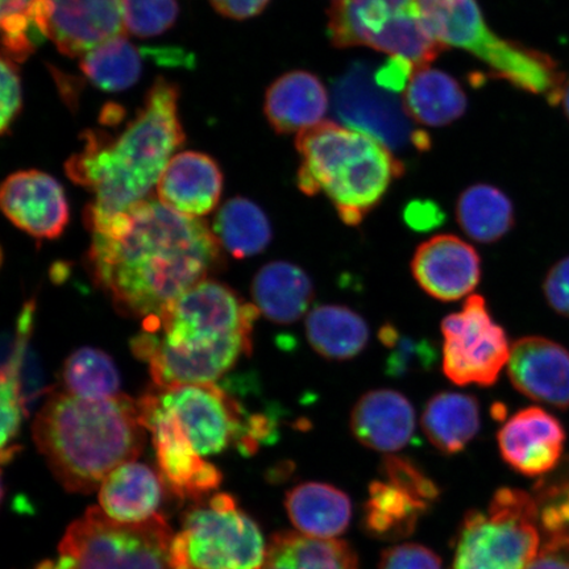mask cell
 I'll list each match as a JSON object with an SVG mask.
<instances>
[{
  "label": "cell",
  "instance_id": "4",
  "mask_svg": "<svg viewBox=\"0 0 569 569\" xmlns=\"http://www.w3.org/2000/svg\"><path fill=\"white\" fill-rule=\"evenodd\" d=\"M138 401L124 395L87 400L57 391L36 416L33 440L54 478L73 493L101 488L113 469L144 447Z\"/></svg>",
  "mask_w": 569,
  "mask_h": 569
},
{
  "label": "cell",
  "instance_id": "21",
  "mask_svg": "<svg viewBox=\"0 0 569 569\" xmlns=\"http://www.w3.org/2000/svg\"><path fill=\"white\" fill-rule=\"evenodd\" d=\"M222 189L218 163L208 154L190 151L173 156L156 187L163 204L194 218L217 208Z\"/></svg>",
  "mask_w": 569,
  "mask_h": 569
},
{
  "label": "cell",
  "instance_id": "37",
  "mask_svg": "<svg viewBox=\"0 0 569 569\" xmlns=\"http://www.w3.org/2000/svg\"><path fill=\"white\" fill-rule=\"evenodd\" d=\"M36 0H0L3 54L21 62L28 59L44 36L34 23Z\"/></svg>",
  "mask_w": 569,
  "mask_h": 569
},
{
  "label": "cell",
  "instance_id": "18",
  "mask_svg": "<svg viewBox=\"0 0 569 569\" xmlns=\"http://www.w3.org/2000/svg\"><path fill=\"white\" fill-rule=\"evenodd\" d=\"M497 440L508 466L518 473L538 478L559 465L566 431L550 412L531 407L509 418L498 431Z\"/></svg>",
  "mask_w": 569,
  "mask_h": 569
},
{
  "label": "cell",
  "instance_id": "16",
  "mask_svg": "<svg viewBox=\"0 0 569 569\" xmlns=\"http://www.w3.org/2000/svg\"><path fill=\"white\" fill-rule=\"evenodd\" d=\"M6 217L38 239H56L69 222V206L61 184L40 170L11 174L0 190Z\"/></svg>",
  "mask_w": 569,
  "mask_h": 569
},
{
  "label": "cell",
  "instance_id": "41",
  "mask_svg": "<svg viewBox=\"0 0 569 569\" xmlns=\"http://www.w3.org/2000/svg\"><path fill=\"white\" fill-rule=\"evenodd\" d=\"M379 569H445L442 559L422 545L390 547L381 555Z\"/></svg>",
  "mask_w": 569,
  "mask_h": 569
},
{
  "label": "cell",
  "instance_id": "25",
  "mask_svg": "<svg viewBox=\"0 0 569 569\" xmlns=\"http://www.w3.org/2000/svg\"><path fill=\"white\" fill-rule=\"evenodd\" d=\"M252 296L260 315L274 323H295L309 310L315 287L305 270L287 261L269 262L254 276Z\"/></svg>",
  "mask_w": 569,
  "mask_h": 569
},
{
  "label": "cell",
  "instance_id": "35",
  "mask_svg": "<svg viewBox=\"0 0 569 569\" xmlns=\"http://www.w3.org/2000/svg\"><path fill=\"white\" fill-rule=\"evenodd\" d=\"M32 322L20 319L18 323L17 339L13 341L10 358L4 361L2 368V462L11 461L20 451V447L13 445L18 437L21 416L24 412L23 397H21L20 371L23 365L28 338L31 336Z\"/></svg>",
  "mask_w": 569,
  "mask_h": 569
},
{
  "label": "cell",
  "instance_id": "10",
  "mask_svg": "<svg viewBox=\"0 0 569 569\" xmlns=\"http://www.w3.org/2000/svg\"><path fill=\"white\" fill-rule=\"evenodd\" d=\"M151 393L173 416L201 457L222 453L231 446H237L241 453L252 455L274 438V419L248 416L238 401L213 382L156 387Z\"/></svg>",
  "mask_w": 569,
  "mask_h": 569
},
{
  "label": "cell",
  "instance_id": "47",
  "mask_svg": "<svg viewBox=\"0 0 569 569\" xmlns=\"http://www.w3.org/2000/svg\"><path fill=\"white\" fill-rule=\"evenodd\" d=\"M270 0H210L211 6L220 16L233 20H246L258 17L267 9Z\"/></svg>",
  "mask_w": 569,
  "mask_h": 569
},
{
  "label": "cell",
  "instance_id": "38",
  "mask_svg": "<svg viewBox=\"0 0 569 569\" xmlns=\"http://www.w3.org/2000/svg\"><path fill=\"white\" fill-rule=\"evenodd\" d=\"M176 0H124L127 33L147 39L167 32L178 17Z\"/></svg>",
  "mask_w": 569,
  "mask_h": 569
},
{
  "label": "cell",
  "instance_id": "17",
  "mask_svg": "<svg viewBox=\"0 0 569 569\" xmlns=\"http://www.w3.org/2000/svg\"><path fill=\"white\" fill-rule=\"evenodd\" d=\"M411 272L427 295L443 302L459 301L478 288V251L455 234H437L417 248Z\"/></svg>",
  "mask_w": 569,
  "mask_h": 569
},
{
  "label": "cell",
  "instance_id": "36",
  "mask_svg": "<svg viewBox=\"0 0 569 569\" xmlns=\"http://www.w3.org/2000/svg\"><path fill=\"white\" fill-rule=\"evenodd\" d=\"M379 339L388 351L386 371L391 377L430 371L436 366L437 348L429 339L408 336L391 323L381 327Z\"/></svg>",
  "mask_w": 569,
  "mask_h": 569
},
{
  "label": "cell",
  "instance_id": "5",
  "mask_svg": "<svg viewBox=\"0 0 569 569\" xmlns=\"http://www.w3.org/2000/svg\"><path fill=\"white\" fill-rule=\"evenodd\" d=\"M301 166L297 184L306 196L325 194L348 226H359L405 173L380 140L355 128L322 122L297 134Z\"/></svg>",
  "mask_w": 569,
  "mask_h": 569
},
{
  "label": "cell",
  "instance_id": "11",
  "mask_svg": "<svg viewBox=\"0 0 569 569\" xmlns=\"http://www.w3.org/2000/svg\"><path fill=\"white\" fill-rule=\"evenodd\" d=\"M268 546L253 519L230 495L190 509L172 542L174 569H262Z\"/></svg>",
  "mask_w": 569,
  "mask_h": 569
},
{
  "label": "cell",
  "instance_id": "31",
  "mask_svg": "<svg viewBox=\"0 0 569 569\" xmlns=\"http://www.w3.org/2000/svg\"><path fill=\"white\" fill-rule=\"evenodd\" d=\"M457 219L467 237L482 244L496 243L513 229L516 222L509 197L487 183L473 184L462 191Z\"/></svg>",
  "mask_w": 569,
  "mask_h": 569
},
{
  "label": "cell",
  "instance_id": "29",
  "mask_svg": "<svg viewBox=\"0 0 569 569\" xmlns=\"http://www.w3.org/2000/svg\"><path fill=\"white\" fill-rule=\"evenodd\" d=\"M306 337L325 359L351 360L366 350L368 325L358 312L339 305H320L306 319Z\"/></svg>",
  "mask_w": 569,
  "mask_h": 569
},
{
  "label": "cell",
  "instance_id": "14",
  "mask_svg": "<svg viewBox=\"0 0 569 569\" xmlns=\"http://www.w3.org/2000/svg\"><path fill=\"white\" fill-rule=\"evenodd\" d=\"M138 407L142 426L152 431L160 472L170 490L193 500L216 490L222 473L194 450L173 416L160 407L151 391L140 398Z\"/></svg>",
  "mask_w": 569,
  "mask_h": 569
},
{
  "label": "cell",
  "instance_id": "12",
  "mask_svg": "<svg viewBox=\"0 0 569 569\" xmlns=\"http://www.w3.org/2000/svg\"><path fill=\"white\" fill-rule=\"evenodd\" d=\"M442 336L448 380L459 387L495 386L508 366L511 347L481 296H469L460 311L443 319Z\"/></svg>",
  "mask_w": 569,
  "mask_h": 569
},
{
  "label": "cell",
  "instance_id": "30",
  "mask_svg": "<svg viewBox=\"0 0 569 569\" xmlns=\"http://www.w3.org/2000/svg\"><path fill=\"white\" fill-rule=\"evenodd\" d=\"M408 490L388 480H377L368 488L362 525L376 539L398 540L415 532L419 519L429 510Z\"/></svg>",
  "mask_w": 569,
  "mask_h": 569
},
{
  "label": "cell",
  "instance_id": "2",
  "mask_svg": "<svg viewBox=\"0 0 569 569\" xmlns=\"http://www.w3.org/2000/svg\"><path fill=\"white\" fill-rule=\"evenodd\" d=\"M180 92L158 78L137 116L116 134L89 130L83 147L66 163L70 180L87 188L92 202L84 212L91 231L146 201L184 142L178 117Z\"/></svg>",
  "mask_w": 569,
  "mask_h": 569
},
{
  "label": "cell",
  "instance_id": "46",
  "mask_svg": "<svg viewBox=\"0 0 569 569\" xmlns=\"http://www.w3.org/2000/svg\"><path fill=\"white\" fill-rule=\"evenodd\" d=\"M526 569H569V539L546 538Z\"/></svg>",
  "mask_w": 569,
  "mask_h": 569
},
{
  "label": "cell",
  "instance_id": "34",
  "mask_svg": "<svg viewBox=\"0 0 569 569\" xmlns=\"http://www.w3.org/2000/svg\"><path fill=\"white\" fill-rule=\"evenodd\" d=\"M63 391L87 400L119 395L120 376L109 355L83 347L71 353L62 369Z\"/></svg>",
  "mask_w": 569,
  "mask_h": 569
},
{
  "label": "cell",
  "instance_id": "1",
  "mask_svg": "<svg viewBox=\"0 0 569 569\" xmlns=\"http://www.w3.org/2000/svg\"><path fill=\"white\" fill-rule=\"evenodd\" d=\"M92 232L89 270L123 315L146 320L222 264V244L201 218L147 198Z\"/></svg>",
  "mask_w": 569,
  "mask_h": 569
},
{
  "label": "cell",
  "instance_id": "9",
  "mask_svg": "<svg viewBox=\"0 0 569 569\" xmlns=\"http://www.w3.org/2000/svg\"><path fill=\"white\" fill-rule=\"evenodd\" d=\"M327 31L337 48H372L416 68L429 67L446 51L419 0H336Z\"/></svg>",
  "mask_w": 569,
  "mask_h": 569
},
{
  "label": "cell",
  "instance_id": "20",
  "mask_svg": "<svg viewBox=\"0 0 569 569\" xmlns=\"http://www.w3.org/2000/svg\"><path fill=\"white\" fill-rule=\"evenodd\" d=\"M353 437L383 453L402 450L416 431V411L407 397L391 389L368 391L356 402L350 419Z\"/></svg>",
  "mask_w": 569,
  "mask_h": 569
},
{
  "label": "cell",
  "instance_id": "7",
  "mask_svg": "<svg viewBox=\"0 0 569 569\" xmlns=\"http://www.w3.org/2000/svg\"><path fill=\"white\" fill-rule=\"evenodd\" d=\"M173 538L159 515L124 523L92 507L69 526L53 569H174Z\"/></svg>",
  "mask_w": 569,
  "mask_h": 569
},
{
  "label": "cell",
  "instance_id": "23",
  "mask_svg": "<svg viewBox=\"0 0 569 569\" xmlns=\"http://www.w3.org/2000/svg\"><path fill=\"white\" fill-rule=\"evenodd\" d=\"M162 498L160 476L141 462L113 469L99 488V503L118 522L139 523L152 518Z\"/></svg>",
  "mask_w": 569,
  "mask_h": 569
},
{
  "label": "cell",
  "instance_id": "19",
  "mask_svg": "<svg viewBox=\"0 0 569 569\" xmlns=\"http://www.w3.org/2000/svg\"><path fill=\"white\" fill-rule=\"evenodd\" d=\"M508 375L518 391L553 408H569V351L557 341L526 337L511 346Z\"/></svg>",
  "mask_w": 569,
  "mask_h": 569
},
{
  "label": "cell",
  "instance_id": "15",
  "mask_svg": "<svg viewBox=\"0 0 569 569\" xmlns=\"http://www.w3.org/2000/svg\"><path fill=\"white\" fill-rule=\"evenodd\" d=\"M377 90L361 68L351 71L337 88V107L347 126L371 134L389 149L408 146L430 148L429 134L412 131L408 113L393 99Z\"/></svg>",
  "mask_w": 569,
  "mask_h": 569
},
{
  "label": "cell",
  "instance_id": "43",
  "mask_svg": "<svg viewBox=\"0 0 569 569\" xmlns=\"http://www.w3.org/2000/svg\"><path fill=\"white\" fill-rule=\"evenodd\" d=\"M547 302L558 315L569 318V256L555 264L543 282Z\"/></svg>",
  "mask_w": 569,
  "mask_h": 569
},
{
  "label": "cell",
  "instance_id": "33",
  "mask_svg": "<svg viewBox=\"0 0 569 569\" xmlns=\"http://www.w3.org/2000/svg\"><path fill=\"white\" fill-rule=\"evenodd\" d=\"M81 69L99 89L123 91L139 81L142 69L141 53L126 34L119 36L83 56Z\"/></svg>",
  "mask_w": 569,
  "mask_h": 569
},
{
  "label": "cell",
  "instance_id": "3",
  "mask_svg": "<svg viewBox=\"0 0 569 569\" xmlns=\"http://www.w3.org/2000/svg\"><path fill=\"white\" fill-rule=\"evenodd\" d=\"M259 316L227 284L203 280L146 320L132 350L147 360L156 387L216 382L251 353Z\"/></svg>",
  "mask_w": 569,
  "mask_h": 569
},
{
  "label": "cell",
  "instance_id": "39",
  "mask_svg": "<svg viewBox=\"0 0 569 569\" xmlns=\"http://www.w3.org/2000/svg\"><path fill=\"white\" fill-rule=\"evenodd\" d=\"M381 472L386 480L408 490L410 495L429 505L430 508L439 498L440 492L437 483L407 458L397 457L393 453L388 455L382 460Z\"/></svg>",
  "mask_w": 569,
  "mask_h": 569
},
{
  "label": "cell",
  "instance_id": "48",
  "mask_svg": "<svg viewBox=\"0 0 569 569\" xmlns=\"http://www.w3.org/2000/svg\"><path fill=\"white\" fill-rule=\"evenodd\" d=\"M561 103L563 106L566 116L569 119V81L563 83L560 88L557 98H555L553 104Z\"/></svg>",
  "mask_w": 569,
  "mask_h": 569
},
{
  "label": "cell",
  "instance_id": "28",
  "mask_svg": "<svg viewBox=\"0 0 569 569\" xmlns=\"http://www.w3.org/2000/svg\"><path fill=\"white\" fill-rule=\"evenodd\" d=\"M262 569H360L352 547L338 539H320L282 531L270 539Z\"/></svg>",
  "mask_w": 569,
  "mask_h": 569
},
{
  "label": "cell",
  "instance_id": "6",
  "mask_svg": "<svg viewBox=\"0 0 569 569\" xmlns=\"http://www.w3.org/2000/svg\"><path fill=\"white\" fill-rule=\"evenodd\" d=\"M433 36L446 49H465L492 74L552 103L565 83L557 62L519 42L501 39L483 20L476 0H419Z\"/></svg>",
  "mask_w": 569,
  "mask_h": 569
},
{
  "label": "cell",
  "instance_id": "26",
  "mask_svg": "<svg viewBox=\"0 0 569 569\" xmlns=\"http://www.w3.org/2000/svg\"><path fill=\"white\" fill-rule=\"evenodd\" d=\"M402 106L418 124L443 127L465 116L467 96L453 77L423 67L415 71L403 90Z\"/></svg>",
  "mask_w": 569,
  "mask_h": 569
},
{
  "label": "cell",
  "instance_id": "8",
  "mask_svg": "<svg viewBox=\"0 0 569 569\" xmlns=\"http://www.w3.org/2000/svg\"><path fill=\"white\" fill-rule=\"evenodd\" d=\"M537 498L501 488L488 509L472 510L462 521L453 569H526L540 550Z\"/></svg>",
  "mask_w": 569,
  "mask_h": 569
},
{
  "label": "cell",
  "instance_id": "40",
  "mask_svg": "<svg viewBox=\"0 0 569 569\" xmlns=\"http://www.w3.org/2000/svg\"><path fill=\"white\" fill-rule=\"evenodd\" d=\"M537 502L545 539H569V483L546 487Z\"/></svg>",
  "mask_w": 569,
  "mask_h": 569
},
{
  "label": "cell",
  "instance_id": "32",
  "mask_svg": "<svg viewBox=\"0 0 569 569\" xmlns=\"http://www.w3.org/2000/svg\"><path fill=\"white\" fill-rule=\"evenodd\" d=\"M213 232L226 251L237 259L261 253L272 240L266 212L246 198H233L222 206Z\"/></svg>",
  "mask_w": 569,
  "mask_h": 569
},
{
  "label": "cell",
  "instance_id": "45",
  "mask_svg": "<svg viewBox=\"0 0 569 569\" xmlns=\"http://www.w3.org/2000/svg\"><path fill=\"white\" fill-rule=\"evenodd\" d=\"M418 68L401 57H390V60L381 69L377 70L375 81L382 90L388 92H401L407 89L412 74Z\"/></svg>",
  "mask_w": 569,
  "mask_h": 569
},
{
  "label": "cell",
  "instance_id": "27",
  "mask_svg": "<svg viewBox=\"0 0 569 569\" xmlns=\"http://www.w3.org/2000/svg\"><path fill=\"white\" fill-rule=\"evenodd\" d=\"M480 405L471 395L442 391L430 398L422 416V429L438 451H465L480 431Z\"/></svg>",
  "mask_w": 569,
  "mask_h": 569
},
{
  "label": "cell",
  "instance_id": "22",
  "mask_svg": "<svg viewBox=\"0 0 569 569\" xmlns=\"http://www.w3.org/2000/svg\"><path fill=\"white\" fill-rule=\"evenodd\" d=\"M329 92L309 71L295 70L277 78L267 91L264 111L279 133H300L325 122Z\"/></svg>",
  "mask_w": 569,
  "mask_h": 569
},
{
  "label": "cell",
  "instance_id": "24",
  "mask_svg": "<svg viewBox=\"0 0 569 569\" xmlns=\"http://www.w3.org/2000/svg\"><path fill=\"white\" fill-rule=\"evenodd\" d=\"M284 507L298 531L320 539L340 537L352 519L351 498L325 482H305L289 490Z\"/></svg>",
  "mask_w": 569,
  "mask_h": 569
},
{
  "label": "cell",
  "instance_id": "44",
  "mask_svg": "<svg viewBox=\"0 0 569 569\" xmlns=\"http://www.w3.org/2000/svg\"><path fill=\"white\" fill-rule=\"evenodd\" d=\"M403 219L411 230L427 232L442 226L446 220V213L433 201L416 199V201L409 202L407 208H405Z\"/></svg>",
  "mask_w": 569,
  "mask_h": 569
},
{
  "label": "cell",
  "instance_id": "42",
  "mask_svg": "<svg viewBox=\"0 0 569 569\" xmlns=\"http://www.w3.org/2000/svg\"><path fill=\"white\" fill-rule=\"evenodd\" d=\"M23 104L21 96V81L19 69L16 61L9 57H2V102H0V132L2 134L10 131L16 122Z\"/></svg>",
  "mask_w": 569,
  "mask_h": 569
},
{
  "label": "cell",
  "instance_id": "13",
  "mask_svg": "<svg viewBox=\"0 0 569 569\" xmlns=\"http://www.w3.org/2000/svg\"><path fill=\"white\" fill-rule=\"evenodd\" d=\"M34 23L62 54L82 59L126 34L124 0H36Z\"/></svg>",
  "mask_w": 569,
  "mask_h": 569
}]
</instances>
